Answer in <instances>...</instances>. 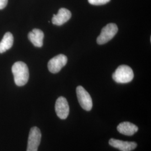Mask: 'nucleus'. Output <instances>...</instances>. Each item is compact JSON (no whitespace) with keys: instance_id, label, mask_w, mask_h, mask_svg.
Returning <instances> with one entry per match:
<instances>
[{"instance_id":"4468645a","label":"nucleus","mask_w":151,"mask_h":151,"mask_svg":"<svg viewBox=\"0 0 151 151\" xmlns=\"http://www.w3.org/2000/svg\"><path fill=\"white\" fill-rule=\"evenodd\" d=\"M8 0H0V10L4 9L7 5Z\"/></svg>"},{"instance_id":"423d86ee","label":"nucleus","mask_w":151,"mask_h":151,"mask_svg":"<svg viewBox=\"0 0 151 151\" xmlns=\"http://www.w3.org/2000/svg\"><path fill=\"white\" fill-rule=\"evenodd\" d=\"M67 57L64 54H59L49 60L48 63V70L52 73L59 72L67 63Z\"/></svg>"},{"instance_id":"f8f14e48","label":"nucleus","mask_w":151,"mask_h":151,"mask_svg":"<svg viewBox=\"0 0 151 151\" xmlns=\"http://www.w3.org/2000/svg\"><path fill=\"white\" fill-rule=\"evenodd\" d=\"M14 44V37L11 32L5 34L2 40L0 42V53H3L10 49Z\"/></svg>"},{"instance_id":"20e7f679","label":"nucleus","mask_w":151,"mask_h":151,"mask_svg":"<svg viewBox=\"0 0 151 151\" xmlns=\"http://www.w3.org/2000/svg\"><path fill=\"white\" fill-rule=\"evenodd\" d=\"M77 96L81 107L86 111H90L92 108L91 97L88 92L81 86L76 88Z\"/></svg>"},{"instance_id":"f257e3e1","label":"nucleus","mask_w":151,"mask_h":151,"mask_svg":"<svg viewBox=\"0 0 151 151\" xmlns=\"http://www.w3.org/2000/svg\"><path fill=\"white\" fill-rule=\"evenodd\" d=\"M12 72L17 86H22L27 84L29 78V72L27 65L25 63L21 61L15 63L12 67Z\"/></svg>"},{"instance_id":"f03ea898","label":"nucleus","mask_w":151,"mask_h":151,"mask_svg":"<svg viewBox=\"0 0 151 151\" xmlns=\"http://www.w3.org/2000/svg\"><path fill=\"white\" fill-rule=\"evenodd\" d=\"M114 80L119 83H127L133 80L134 73L129 66L121 65L119 66L113 74Z\"/></svg>"},{"instance_id":"7ed1b4c3","label":"nucleus","mask_w":151,"mask_h":151,"mask_svg":"<svg viewBox=\"0 0 151 151\" xmlns=\"http://www.w3.org/2000/svg\"><path fill=\"white\" fill-rule=\"evenodd\" d=\"M118 31L117 25L114 23H110L103 27L96 42L98 44L102 45L108 43L112 39Z\"/></svg>"},{"instance_id":"9b49d317","label":"nucleus","mask_w":151,"mask_h":151,"mask_svg":"<svg viewBox=\"0 0 151 151\" xmlns=\"http://www.w3.org/2000/svg\"><path fill=\"white\" fill-rule=\"evenodd\" d=\"M117 130L120 133L125 135H133L138 131V128L133 123L128 122H122L117 127Z\"/></svg>"},{"instance_id":"39448f33","label":"nucleus","mask_w":151,"mask_h":151,"mask_svg":"<svg viewBox=\"0 0 151 151\" xmlns=\"http://www.w3.org/2000/svg\"><path fill=\"white\" fill-rule=\"evenodd\" d=\"M41 138L42 134L38 127H34L31 128L28 138L27 151H38Z\"/></svg>"},{"instance_id":"9d476101","label":"nucleus","mask_w":151,"mask_h":151,"mask_svg":"<svg viewBox=\"0 0 151 151\" xmlns=\"http://www.w3.org/2000/svg\"><path fill=\"white\" fill-rule=\"evenodd\" d=\"M28 39L36 47L40 48L43 45L44 32L40 29H34L28 34Z\"/></svg>"},{"instance_id":"6e6552de","label":"nucleus","mask_w":151,"mask_h":151,"mask_svg":"<svg viewBox=\"0 0 151 151\" xmlns=\"http://www.w3.org/2000/svg\"><path fill=\"white\" fill-rule=\"evenodd\" d=\"M109 143L110 146L117 148L121 151H131L137 148V145L134 142H127L123 140L115 139L114 138L110 139Z\"/></svg>"},{"instance_id":"ddd939ff","label":"nucleus","mask_w":151,"mask_h":151,"mask_svg":"<svg viewBox=\"0 0 151 151\" xmlns=\"http://www.w3.org/2000/svg\"><path fill=\"white\" fill-rule=\"evenodd\" d=\"M110 0H88V2L92 5H103L110 2Z\"/></svg>"},{"instance_id":"0eeeda50","label":"nucleus","mask_w":151,"mask_h":151,"mask_svg":"<svg viewBox=\"0 0 151 151\" xmlns=\"http://www.w3.org/2000/svg\"><path fill=\"white\" fill-rule=\"evenodd\" d=\"M55 110L57 116L61 119H65L70 113V107L67 99L63 96L58 97L55 105Z\"/></svg>"},{"instance_id":"1a4fd4ad","label":"nucleus","mask_w":151,"mask_h":151,"mask_svg":"<svg viewBox=\"0 0 151 151\" xmlns=\"http://www.w3.org/2000/svg\"><path fill=\"white\" fill-rule=\"evenodd\" d=\"M72 16L70 10L65 8H60L57 15H53L52 19V23L58 26H60L68 22Z\"/></svg>"}]
</instances>
